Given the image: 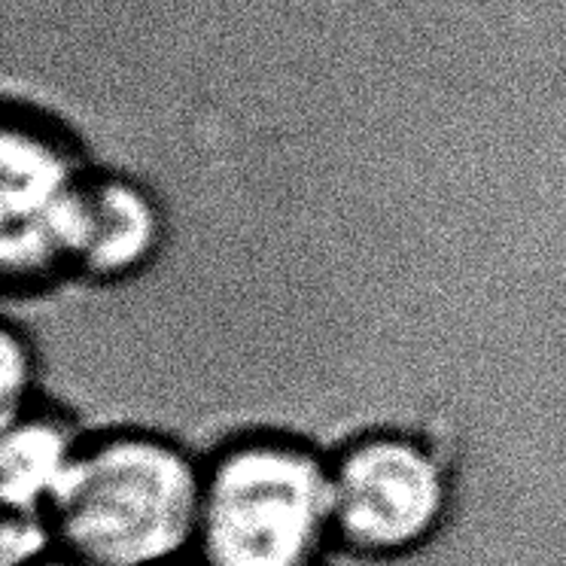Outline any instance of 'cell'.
I'll list each match as a JSON object with an SVG mask.
<instances>
[{
    "instance_id": "7a4b0ae2",
    "label": "cell",
    "mask_w": 566,
    "mask_h": 566,
    "mask_svg": "<svg viewBox=\"0 0 566 566\" xmlns=\"http://www.w3.org/2000/svg\"><path fill=\"white\" fill-rule=\"evenodd\" d=\"M333 539L329 460L305 442L253 436L205 467L192 548L201 566H317Z\"/></svg>"
},
{
    "instance_id": "9c48e42d",
    "label": "cell",
    "mask_w": 566,
    "mask_h": 566,
    "mask_svg": "<svg viewBox=\"0 0 566 566\" xmlns=\"http://www.w3.org/2000/svg\"><path fill=\"white\" fill-rule=\"evenodd\" d=\"M31 566H88L83 564V560H76V557H71V554H55V557H43V560H38V564H31Z\"/></svg>"
},
{
    "instance_id": "ba28073f",
    "label": "cell",
    "mask_w": 566,
    "mask_h": 566,
    "mask_svg": "<svg viewBox=\"0 0 566 566\" xmlns=\"http://www.w3.org/2000/svg\"><path fill=\"white\" fill-rule=\"evenodd\" d=\"M0 354H3V423H10L19 415L28 411V394H31V378H34V359H31V347L22 335L15 333L13 326L3 329L0 338Z\"/></svg>"
},
{
    "instance_id": "3957f363",
    "label": "cell",
    "mask_w": 566,
    "mask_h": 566,
    "mask_svg": "<svg viewBox=\"0 0 566 566\" xmlns=\"http://www.w3.org/2000/svg\"><path fill=\"white\" fill-rule=\"evenodd\" d=\"M92 161L40 113L7 107L0 140V220L7 290H40L76 274Z\"/></svg>"
},
{
    "instance_id": "52a82bcc",
    "label": "cell",
    "mask_w": 566,
    "mask_h": 566,
    "mask_svg": "<svg viewBox=\"0 0 566 566\" xmlns=\"http://www.w3.org/2000/svg\"><path fill=\"white\" fill-rule=\"evenodd\" d=\"M52 524L38 512H7L3 521V566H31L50 557Z\"/></svg>"
},
{
    "instance_id": "277c9868",
    "label": "cell",
    "mask_w": 566,
    "mask_h": 566,
    "mask_svg": "<svg viewBox=\"0 0 566 566\" xmlns=\"http://www.w3.org/2000/svg\"><path fill=\"white\" fill-rule=\"evenodd\" d=\"M335 542L359 557L415 552L439 530L448 479L439 457L406 432H369L329 460Z\"/></svg>"
},
{
    "instance_id": "5b68a950",
    "label": "cell",
    "mask_w": 566,
    "mask_h": 566,
    "mask_svg": "<svg viewBox=\"0 0 566 566\" xmlns=\"http://www.w3.org/2000/svg\"><path fill=\"white\" fill-rule=\"evenodd\" d=\"M165 234L168 220L153 189L135 177L92 165L76 256L80 277L98 283L135 277L159 256Z\"/></svg>"
},
{
    "instance_id": "8992f818",
    "label": "cell",
    "mask_w": 566,
    "mask_h": 566,
    "mask_svg": "<svg viewBox=\"0 0 566 566\" xmlns=\"http://www.w3.org/2000/svg\"><path fill=\"white\" fill-rule=\"evenodd\" d=\"M76 439L71 427L50 415L25 411L3 423L0 444V491L7 512L46 515L52 496L74 463Z\"/></svg>"
},
{
    "instance_id": "6da1fadb",
    "label": "cell",
    "mask_w": 566,
    "mask_h": 566,
    "mask_svg": "<svg viewBox=\"0 0 566 566\" xmlns=\"http://www.w3.org/2000/svg\"><path fill=\"white\" fill-rule=\"evenodd\" d=\"M205 467L165 436L119 430L80 442L52 496L55 545L88 566H171L196 548Z\"/></svg>"
},
{
    "instance_id": "30bf717a",
    "label": "cell",
    "mask_w": 566,
    "mask_h": 566,
    "mask_svg": "<svg viewBox=\"0 0 566 566\" xmlns=\"http://www.w3.org/2000/svg\"><path fill=\"white\" fill-rule=\"evenodd\" d=\"M171 566H201V564H198V560L196 564H184V560H177V564H171Z\"/></svg>"
}]
</instances>
